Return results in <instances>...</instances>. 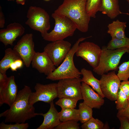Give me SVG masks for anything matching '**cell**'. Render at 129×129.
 <instances>
[{"label": "cell", "mask_w": 129, "mask_h": 129, "mask_svg": "<svg viewBox=\"0 0 129 129\" xmlns=\"http://www.w3.org/2000/svg\"><path fill=\"white\" fill-rule=\"evenodd\" d=\"M32 92L30 87L25 85L19 91L15 102L10 108L0 114V117L5 118L4 122L24 123L27 120L40 115L35 112L33 105L29 103Z\"/></svg>", "instance_id": "1"}, {"label": "cell", "mask_w": 129, "mask_h": 129, "mask_svg": "<svg viewBox=\"0 0 129 129\" xmlns=\"http://www.w3.org/2000/svg\"><path fill=\"white\" fill-rule=\"evenodd\" d=\"M87 1L64 0L54 12L68 17L74 23L77 29L82 32H86L91 18L86 12Z\"/></svg>", "instance_id": "2"}, {"label": "cell", "mask_w": 129, "mask_h": 129, "mask_svg": "<svg viewBox=\"0 0 129 129\" xmlns=\"http://www.w3.org/2000/svg\"><path fill=\"white\" fill-rule=\"evenodd\" d=\"M91 37L90 36L79 38L74 44L60 64L49 75L46 79L54 81L71 78H80L81 74L75 65L73 58L80 42Z\"/></svg>", "instance_id": "3"}, {"label": "cell", "mask_w": 129, "mask_h": 129, "mask_svg": "<svg viewBox=\"0 0 129 129\" xmlns=\"http://www.w3.org/2000/svg\"><path fill=\"white\" fill-rule=\"evenodd\" d=\"M101 49L98 64L93 69L95 72L101 75L110 71L117 70L122 56L126 53H129V47L111 50L104 46Z\"/></svg>", "instance_id": "4"}, {"label": "cell", "mask_w": 129, "mask_h": 129, "mask_svg": "<svg viewBox=\"0 0 129 129\" xmlns=\"http://www.w3.org/2000/svg\"><path fill=\"white\" fill-rule=\"evenodd\" d=\"M52 16L55 21L54 26L50 32L42 36L45 40L52 42L73 36L77 28L72 21L54 12L52 14Z\"/></svg>", "instance_id": "5"}, {"label": "cell", "mask_w": 129, "mask_h": 129, "mask_svg": "<svg viewBox=\"0 0 129 129\" xmlns=\"http://www.w3.org/2000/svg\"><path fill=\"white\" fill-rule=\"evenodd\" d=\"M25 22L31 29L38 31L41 36L48 32L50 28V17L46 11L40 7L31 6L28 9Z\"/></svg>", "instance_id": "6"}, {"label": "cell", "mask_w": 129, "mask_h": 129, "mask_svg": "<svg viewBox=\"0 0 129 129\" xmlns=\"http://www.w3.org/2000/svg\"><path fill=\"white\" fill-rule=\"evenodd\" d=\"M57 83L58 97H68L78 100L82 99L81 92V79L71 78L59 80Z\"/></svg>", "instance_id": "7"}, {"label": "cell", "mask_w": 129, "mask_h": 129, "mask_svg": "<svg viewBox=\"0 0 129 129\" xmlns=\"http://www.w3.org/2000/svg\"><path fill=\"white\" fill-rule=\"evenodd\" d=\"M35 91L31 93L29 103L33 105L35 103L41 101L50 103L57 97L58 93L57 83L43 84L37 83L34 87Z\"/></svg>", "instance_id": "8"}, {"label": "cell", "mask_w": 129, "mask_h": 129, "mask_svg": "<svg viewBox=\"0 0 129 129\" xmlns=\"http://www.w3.org/2000/svg\"><path fill=\"white\" fill-rule=\"evenodd\" d=\"M71 43L64 40L48 43L44 48L55 66L58 67L63 62L71 49Z\"/></svg>", "instance_id": "9"}, {"label": "cell", "mask_w": 129, "mask_h": 129, "mask_svg": "<svg viewBox=\"0 0 129 129\" xmlns=\"http://www.w3.org/2000/svg\"><path fill=\"white\" fill-rule=\"evenodd\" d=\"M33 34L27 33L22 36L14 46L13 49L20 56L24 64L29 67L36 52Z\"/></svg>", "instance_id": "10"}, {"label": "cell", "mask_w": 129, "mask_h": 129, "mask_svg": "<svg viewBox=\"0 0 129 129\" xmlns=\"http://www.w3.org/2000/svg\"><path fill=\"white\" fill-rule=\"evenodd\" d=\"M100 80L101 89L104 97L116 101L121 82L115 71L102 75Z\"/></svg>", "instance_id": "11"}, {"label": "cell", "mask_w": 129, "mask_h": 129, "mask_svg": "<svg viewBox=\"0 0 129 129\" xmlns=\"http://www.w3.org/2000/svg\"><path fill=\"white\" fill-rule=\"evenodd\" d=\"M101 50L99 46L94 43L85 41L80 43L75 54L86 60L94 68L98 64Z\"/></svg>", "instance_id": "12"}, {"label": "cell", "mask_w": 129, "mask_h": 129, "mask_svg": "<svg viewBox=\"0 0 129 129\" xmlns=\"http://www.w3.org/2000/svg\"><path fill=\"white\" fill-rule=\"evenodd\" d=\"M17 90V86L13 75L8 77L5 83L0 84V106L5 104L11 107L16 100Z\"/></svg>", "instance_id": "13"}, {"label": "cell", "mask_w": 129, "mask_h": 129, "mask_svg": "<svg viewBox=\"0 0 129 129\" xmlns=\"http://www.w3.org/2000/svg\"><path fill=\"white\" fill-rule=\"evenodd\" d=\"M25 28L20 23H11L5 28L0 30V41L5 46L13 45L16 38L22 35L25 32Z\"/></svg>", "instance_id": "14"}, {"label": "cell", "mask_w": 129, "mask_h": 129, "mask_svg": "<svg viewBox=\"0 0 129 129\" xmlns=\"http://www.w3.org/2000/svg\"><path fill=\"white\" fill-rule=\"evenodd\" d=\"M32 67L47 76L55 69V66L47 54L44 51L36 53L31 63Z\"/></svg>", "instance_id": "15"}, {"label": "cell", "mask_w": 129, "mask_h": 129, "mask_svg": "<svg viewBox=\"0 0 129 129\" xmlns=\"http://www.w3.org/2000/svg\"><path fill=\"white\" fill-rule=\"evenodd\" d=\"M81 92L83 102L92 108L99 109L103 105V98L83 82L81 84Z\"/></svg>", "instance_id": "16"}, {"label": "cell", "mask_w": 129, "mask_h": 129, "mask_svg": "<svg viewBox=\"0 0 129 129\" xmlns=\"http://www.w3.org/2000/svg\"><path fill=\"white\" fill-rule=\"evenodd\" d=\"M50 108L47 112L43 114L40 113V115L44 118L43 121L37 129H54L61 123L59 112L55 108L53 101L50 103Z\"/></svg>", "instance_id": "17"}, {"label": "cell", "mask_w": 129, "mask_h": 129, "mask_svg": "<svg viewBox=\"0 0 129 129\" xmlns=\"http://www.w3.org/2000/svg\"><path fill=\"white\" fill-rule=\"evenodd\" d=\"M99 11L112 19L115 18L121 14H127L120 10L119 0H101Z\"/></svg>", "instance_id": "18"}, {"label": "cell", "mask_w": 129, "mask_h": 129, "mask_svg": "<svg viewBox=\"0 0 129 129\" xmlns=\"http://www.w3.org/2000/svg\"><path fill=\"white\" fill-rule=\"evenodd\" d=\"M81 72L83 75L81 82H83L90 86L103 98L104 96L100 88V81L94 76L92 72L85 68L81 69Z\"/></svg>", "instance_id": "19"}, {"label": "cell", "mask_w": 129, "mask_h": 129, "mask_svg": "<svg viewBox=\"0 0 129 129\" xmlns=\"http://www.w3.org/2000/svg\"><path fill=\"white\" fill-rule=\"evenodd\" d=\"M126 24V22H121L118 20L114 21L108 25L107 32L112 38L118 39L124 38L126 37L125 30Z\"/></svg>", "instance_id": "20"}, {"label": "cell", "mask_w": 129, "mask_h": 129, "mask_svg": "<svg viewBox=\"0 0 129 129\" xmlns=\"http://www.w3.org/2000/svg\"><path fill=\"white\" fill-rule=\"evenodd\" d=\"M19 59H21L13 49L8 48L6 49L4 56L0 61V72L6 74L7 71L10 68V64Z\"/></svg>", "instance_id": "21"}, {"label": "cell", "mask_w": 129, "mask_h": 129, "mask_svg": "<svg viewBox=\"0 0 129 129\" xmlns=\"http://www.w3.org/2000/svg\"><path fill=\"white\" fill-rule=\"evenodd\" d=\"M61 122L73 120L80 121V115L79 109L75 108L62 109L59 112Z\"/></svg>", "instance_id": "22"}, {"label": "cell", "mask_w": 129, "mask_h": 129, "mask_svg": "<svg viewBox=\"0 0 129 129\" xmlns=\"http://www.w3.org/2000/svg\"><path fill=\"white\" fill-rule=\"evenodd\" d=\"M91 108L86 105L84 102L79 103V110L80 121L83 124L92 117L93 110Z\"/></svg>", "instance_id": "23"}, {"label": "cell", "mask_w": 129, "mask_h": 129, "mask_svg": "<svg viewBox=\"0 0 129 129\" xmlns=\"http://www.w3.org/2000/svg\"><path fill=\"white\" fill-rule=\"evenodd\" d=\"M129 47V38L127 37L121 39L112 38L108 43L107 48L114 50L122 48Z\"/></svg>", "instance_id": "24"}, {"label": "cell", "mask_w": 129, "mask_h": 129, "mask_svg": "<svg viewBox=\"0 0 129 129\" xmlns=\"http://www.w3.org/2000/svg\"><path fill=\"white\" fill-rule=\"evenodd\" d=\"M101 0H87L86 10L88 15L95 18L97 13L99 11Z\"/></svg>", "instance_id": "25"}, {"label": "cell", "mask_w": 129, "mask_h": 129, "mask_svg": "<svg viewBox=\"0 0 129 129\" xmlns=\"http://www.w3.org/2000/svg\"><path fill=\"white\" fill-rule=\"evenodd\" d=\"M81 127L82 129H103L106 128L102 121L93 117L83 123Z\"/></svg>", "instance_id": "26"}, {"label": "cell", "mask_w": 129, "mask_h": 129, "mask_svg": "<svg viewBox=\"0 0 129 129\" xmlns=\"http://www.w3.org/2000/svg\"><path fill=\"white\" fill-rule=\"evenodd\" d=\"M78 101V100L74 98L62 97L59 98L55 104L60 106L62 109L75 108Z\"/></svg>", "instance_id": "27"}, {"label": "cell", "mask_w": 129, "mask_h": 129, "mask_svg": "<svg viewBox=\"0 0 129 129\" xmlns=\"http://www.w3.org/2000/svg\"><path fill=\"white\" fill-rule=\"evenodd\" d=\"M115 103L117 109L120 110L125 108L127 106L129 101L127 96L119 87Z\"/></svg>", "instance_id": "28"}, {"label": "cell", "mask_w": 129, "mask_h": 129, "mask_svg": "<svg viewBox=\"0 0 129 129\" xmlns=\"http://www.w3.org/2000/svg\"><path fill=\"white\" fill-rule=\"evenodd\" d=\"M118 68L117 75L120 81L128 80L129 78V60L122 63Z\"/></svg>", "instance_id": "29"}, {"label": "cell", "mask_w": 129, "mask_h": 129, "mask_svg": "<svg viewBox=\"0 0 129 129\" xmlns=\"http://www.w3.org/2000/svg\"><path fill=\"white\" fill-rule=\"evenodd\" d=\"M77 121L71 120L61 122L54 128L56 129H80L79 124Z\"/></svg>", "instance_id": "30"}, {"label": "cell", "mask_w": 129, "mask_h": 129, "mask_svg": "<svg viewBox=\"0 0 129 129\" xmlns=\"http://www.w3.org/2000/svg\"><path fill=\"white\" fill-rule=\"evenodd\" d=\"M29 126L28 123H17L7 124L3 121L0 124V129H27Z\"/></svg>", "instance_id": "31"}, {"label": "cell", "mask_w": 129, "mask_h": 129, "mask_svg": "<svg viewBox=\"0 0 129 129\" xmlns=\"http://www.w3.org/2000/svg\"><path fill=\"white\" fill-rule=\"evenodd\" d=\"M120 123V129H129V120L125 117L123 116L117 117Z\"/></svg>", "instance_id": "32"}, {"label": "cell", "mask_w": 129, "mask_h": 129, "mask_svg": "<svg viewBox=\"0 0 129 129\" xmlns=\"http://www.w3.org/2000/svg\"><path fill=\"white\" fill-rule=\"evenodd\" d=\"M119 87L126 95L129 100V81H124L121 82Z\"/></svg>", "instance_id": "33"}, {"label": "cell", "mask_w": 129, "mask_h": 129, "mask_svg": "<svg viewBox=\"0 0 129 129\" xmlns=\"http://www.w3.org/2000/svg\"><path fill=\"white\" fill-rule=\"evenodd\" d=\"M120 116L126 117L129 120V101L127 106L122 110H118L117 114V117Z\"/></svg>", "instance_id": "34"}, {"label": "cell", "mask_w": 129, "mask_h": 129, "mask_svg": "<svg viewBox=\"0 0 129 129\" xmlns=\"http://www.w3.org/2000/svg\"><path fill=\"white\" fill-rule=\"evenodd\" d=\"M5 23V19L4 16L3 12L1 7H0V28L4 27Z\"/></svg>", "instance_id": "35"}, {"label": "cell", "mask_w": 129, "mask_h": 129, "mask_svg": "<svg viewBox=\"0 0 129 129\" xmlns=\"http://www.w3.org/2000/svg\"><path fill=\"white\" fill-rule=\"evenodd\" d=\"M8 77L5 73L0 72V84H3L5 82Z\"/></svg>", "instance_id": "36"}, {"label": "cell", "mask_w": 129, "mask_h": 129, "mask_svg": "<svg viewBox=\"0 0 129 129\" xmlns=\"http://www.w3.org/2000/svg\"><path fill=\"white\" fill-rule=\"evenodd\" d=\"M14 63L17 66L18 69L22 68L23 66V61L21 59H18L16 60L14 62Z\"/></svg>", "instance_id": "37"}, {"label": "cell", "mask_w": 129, "mask_h": 129, "mask_svg": "<svg viewBox=\"0 0 129 129\" xmlns=\"http://www.w3.org/2000/svg\"><path fill=\"white\" fill-rule=\"evenodd\" d=\"M10 68L13 71H16L18 68L14 62L12 63L10 65Z\"/></svg>", "instance_id": "38"}, {"label": "cell", "mask_w": 129, "mask_h": 129, "mask_svg": "<svg viewBox=\"0 0 129 129\" xmlns=\"http://www.w3.org/2000/svg\"><path fill=\"white\" fill-rule=\"evenodd\" d=\"M14 0H7L8 1H13ZM25 0H16V2L17 4H20L22 5L25 4Z\"/></svg>", "instance_id": "39"}, {"label": "cell", "mask_w": 129, "mask_h": 129, "mask_svg": "<svg viewBox=\"0 0 129 129\" xmlns=\"http://www.w3.org/2000/svg\"><path fill=\"white\" fill-rule=\"evenodd\" d=\"M126 0L129 4V0ZM128 11L129 12V9L128 10Z\"/></svg>", "instance_id": "40"}, {"label": "cell", "mask_w": 129, "mask_h": 129, "mask_svg": "<svg viewBox=\"0 0 129 129\" xmlns=\"http://www.w3.org/2000/svg\"><path fill=\"white\" fill-rule=\"evenodd\" d=\"M45 0V1H49L50 0Z\"/></svg>", "instance_id": "41"}]
</instances>
